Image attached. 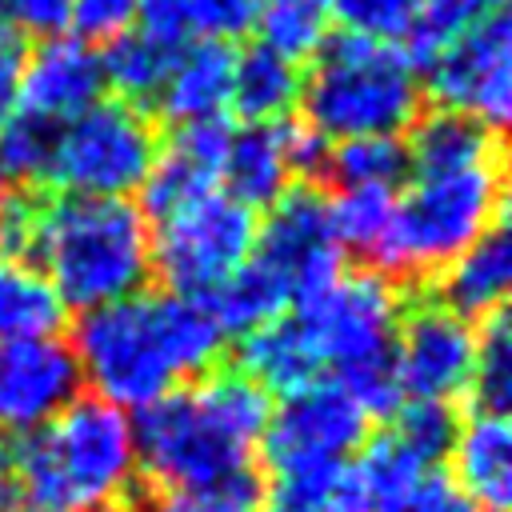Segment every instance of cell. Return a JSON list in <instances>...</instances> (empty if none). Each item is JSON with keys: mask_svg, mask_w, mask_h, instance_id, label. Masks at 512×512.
<instances>
[{"mask_svg": "<svg viewBox=\"0 0 512 512\" xmlns=\"http://www.w3.org/2000/svg\"><path fill=\"white\" fill-rule=\"evenodd\" d=\"M72 352L84 388L132 416L212 372L224 352V328L204 300L140 288L80 312Z\"/></svg>", "mask_w": 512, "mask_h": 512, "instance_id": "1", "label": "cell"}, {"mask_svg": "<svg viewBox=\"0 0 512 512\" xmlns=\"http://www.w3.org/2000/svg\"><path fill=\"white\" fill-rule=\"evenodd\" d=\"M0 252L32 260L64 308L92 312L144 288L152 272L148 216L132 200L8 196Z\"/></svg>", "mask_w": 512, "mask_h": 512, "instance_id": "2", "label": "cell"}, {"mask_svg": "<svg viewBox=\"0 0 512 512\" xmlns=\"http://www.w3.org/2000/svg\"><path fill=\"white\" fill-rule=\"evenodd\" d=\"M268 412V392L244 372H204L132 416L140 472L160 488L244 480L260 456Z\"/></svg>", "mask_w": 512, "mask_h": 512, "instance_id": "3", "label": "cell"}, {"mask_svg": "<svg viewBox=\"0 0 512 512\" xmlns=\"http://www.w3.org/2000/svg\"><path fill=\"white\" fill-rule=\"evenodd\" d=\"M136 476V424L96 396H76L12 452V480L44 512H120Z\"/></svg>", "mask_w": 512, "mask_h": 512, "instance_id": "4", "label": "cell"}, {"mask_svg": "<svg viewBox=\"0 0 512 512\" xmlns=\"http://www.w3.org/2000/svg\"><path fill=\"white\" fill-rule=\"evenodd\" d=\"M288 312L316 356L320 380L340 384L372 420L392 416L404 404L396 380V328L404 296L392 276L372 268L340 272Z\"/></svg>", "mask_w": 512, "mask_h": 512, "instance_id": "5", "label": "cell"}, {"mask_svg": "<svg viewBox=\"0 0 512 512\" xmlns=\"http://www.w3.org/2000/svg\"><path fill=\"white\" fill-rule=\"evenodd\" d=\"M420 100V68L400 44L336 32L312 52L296 104L312 136L340 144L364 136H400L416 124Z\"/></svg>", "mask_w": 512, "mask_h": 512, "instance_id": "6", "label": "cell"}, {"mask_svg": "<svg viewBox=\"0 0 512 512\" xmlns=\"http://www.w3.org/2000/svg\"><path fill=\"white\" fill-rule=\"evenodd\" d=\"M500 220V152L456 164H408L376 268L384 276H440L468 244H476Z\"/></svg>", "mask_w": 512, "mask_h": 512, "instance_id": "7", "label": "cell"}, {"mask_svg": "<svg viewBox=\"0 0 512 512\" xmlns=\"http://www.w3.org/2000/svg\"><path fill=\"white\" fill-rule=\"evenodd\" d=\"M156 152L160 132L152 128L144 108L128 100H96L56 128L44 180H52L60 196L128 200L144 188Z\"/></svg>", "mask_w": 512, "mask_h": 512, "instance_id": "8", "label": "cell"}, {"mask_svg": "<svg viewBox=\"0 0 512 512\" xmlns=\"http://www.w3.org/2000/svg\"><path fill=\"white\" fill-rule=\"evenodd\" d=\"M152 232V272H160L164 292L208 300L252 252L256 212L244 208L224 188L148 224Z\"/></svg>", "mask_w": 512, "mask_h": 512, "instance_id": "9", "label": "cell"}, {"mask_svg": "<svg viewBox=\"0 0 512 512\" xmlns=\"http://www.w3.org/2000/svg\"><path fill=\"white\" fill-rule=\"evenodd\" d=\"M340 256L344 248L332 228L328 196L316 188H288L268 216L256 220V240L244 264L288 312L340 276Z\"/></svg>", "mask_w": 512, "mask_h": 512, "instance_id": "10", "label": "cell"}, {"mask_svg": "<svg viewBox=\"0 0 512 512\" xmlns=\"http://www.w3.org/2000/svg\"><path fill=\"white\" fill-rule=\"evenodd\" d=\"M372 416L332 380H312L268 412L260 456L272 480L340 472L368 440Z\"/></svg>", "mask_w": 512, "mask_h": 512, "instance_id": "11", "label": "cell"}, {"mask_svg": "<svg viewBox=\"0 0 512 512\" xmlns=\"http://www.w3.org/2000/svg\"><path fill=\"white\" fill-rule=\"evenodd\" d=\"M440 112L468 116L492 132L504 128L512 108V28L504 12L464 24L420 64Z\"/></svg>", "mask_w": 512, "mask_h": 512, "instance_id": "12", "label": "cell"}, {"mask_svg": "<svg viewBox=\"0 0 512 512\" xmlns=\"http://www.w3.org/2000/svg\"><path fill=\"white\" fill-rule=\"evenodd\" d=\"M476 360V320L452 312L444 300L404 308L396 328V380L404 400L448 404L468 396Z\"/></svg>", "mask_w": 512, "mask_h": 512, "instance_id": "13", "label": "cell"}, {"mask_svg": "<svg viewBox=\"0 0 512 512\" xmlns=\"http://www.w3.org/2000/svg\"><path fill=\"white\" fill-rule=\"evenodd\" d=\"M80 388L76 352L60 332L0 344V428L28 436L60 416Z\"/></svg>", "mask_w": 512, "mask_h": 512, "instance_id": "14", "label": "cell"}, {"mask_svg": "<svg viewBox=\"0 0 512 512\" xmlns=\"http://www.w3.org/2000/svg\"><path fill=\"white\" fill-rule=\"evenodd\" d=\"M328 144L312 136L304 124H248L228 136L220 188L236 196L244 208H272L300 172L324 164Z\"/></svg>", "mask_w": 512, "mask_h": 512, "instance_id": "15", "label": "cell"}, {"mask_svg": "<svg viewBox=\"0 0 512 512\" xmlns=\"http://www.w3.org/2000/svg\"><path fill=\"white\" fill-rule=\"evenodd\" d=\"M104 56L80 36H48L24 56L16 108L64 124L104 100Z\"/></svg>", "mask_w": 512, "mask_h": 512, "instance_id": "16", "label": "cell"}, {"mask_svg": "<svg viewBox=\"0 0 512 512\" xmlns=\"http://www.w3.org/2000/svg\"><path fill=\"white\" fill-rule=\"evenodd\" d=\"M228 136L232 128L220 120H200V124H180L172 128L168 144H160L156 164L144 180V216L160 220L192 200H200L204 192L220 188V168H224V152H228Z\"/></svg>", "mask_w": 512, "mask_h": 512, "instance_id": "17", "label": "cell"}, {"mask_svg": "<svg viewBox=\"0 0 512 512\" xmlns=\"http://www.w3.org/2000/svg\"><path fill=\"white\" fill-rule=\"evenodd\" d=\"M452 484L480 504L484 512H508L512 500V424L508 412L476 408L468 420H456L448 448Z\"/></svg>", "mask_w": 512, "mask_h": 512, "instance_id": "18", "label": "cell"}, {"mask_svg": "<svg viewBox=\"0 0 512 512\" xmlns=\"http://www.w3.org/2000/svg\"><path fill=\"white\" fill-rule=\"evenodd\" d=\"M232 64L236 52L220 40H184L160 92H156V112L180 128V124H200V120H220L232 96Z\"/></svg>", "mask_w": 512, "mask_h": 512, "instance_id": "19", "label": "cell"}, {"mask_svg": "<svg viewBox=\"0 0 512 512\" xmlns=\"http://www.w3.org/2000/svg\"><path fill=\"white\" fill-rule=\"evenodd\" d=\"M508 284H512V244L500 220L440 272V300L468 320H488L492 312H504Z\"/></svg>", "mask_w": 512, "mask_h": 512, "instance_id": "20", "label": "cell"}, {"mask_svg": "<svg viewBox=\"0 0 512 512\" xmlns=\"http://www.w3.org/2000/svg\"><path fill=\"white\" fill-rule=\"evenodd\" d=\"M296 100H300V64H292L288 56L264 44L236 52L228 104L248 124H276L296 108Z\"/></svg>", "mask_w": 512, "mask_h": 512, "instance_id": "21", "label": "cell"}, {"mask_svg": "<svg viewBox=\"0 0 512 512\" xmlns=\"http://www.w3.org/2000/svg\"><path fill=\"white\" fill-rule=\"evenodd\" d=\"M64 304L32 260L0 252V344L56 336L64 324Z\"/></svg>", "mask_w": 512, "mask_h": 512, "instance_id": "22", "label": "cell"}, {"mask_svg": "<svg viewBox=\"0 0 512 512\" xmlns=\"http://www.w3.org/2000/svg\"><path fill=\"white\" fill-rule=\"evenodd\" d=\"M180 44L184 40H168V36L144 28V24L128 28L116 40H108V52H100L104 56V80L128 104H136V108L152 104L168 68H172V60H176V52H180Z\"/></svg>", "mask_w": 512, "mask_h": 512, "instance_id": "23", "label": "cell"}, {"mask_svg": "<svg viewBox=\"0 0 512 512\" xmlns=\"http://www.w3.org/2000/svg\"><path fill=\"white\" fill-rule=\"evenodd\" d=\"M256 0H140V24L168 40H236L252 28Z\"/></svg>", "mask_w": 512, "mask_h": 512, "instance_id": "24", "label": "cell"}, {"mask_svg": "<svg viewBox=\"0 0 512 512\" xmlns=\"http://www.w3.org/2000/svg\"><path fill=\"white\" fill-rule=\"evenodd\" d=\"M332 8L328 0H256L252 28L260 32V44L300 64L312 56L332 32Z\"/></svg>", "mask_w": 512, "mask_h": 512, "instance_id": "25", "label": "cell"}, {"mask_svg": "<svg viewBox=\"0 0 512 512\" xmlns=\"http://www.w3.org/2000/svg\"><path fill=\"white\" fill-rule=\"evenodd\" d=\"M332 228L344 252H360L364 260H380L392 212H396V188H340L328 196Z\"/></svg>", "mask_w": 512, "mask_h": 512, "instance_id": "26", "label": "cell"}, {"mask_svg": "<svg viewBox=\"0 0 512 512\" xmlns=\"http://www.w3.org/2000/svg\"><path fill=\"white\" fill-rule=\"evenodd\" d=\"M324 168L336 188H396L408 176V152L400 136H364L328 144Z\"/></svg>", "mask_w": 512, "mask_h": 512, "instance_id": "27", "label": "cell"}, {"mask_svg": "<svg viewBox=\"0 0 512 512\" xmlns=\"http://www.w3.org/2000/svg\"><path fill=\"white\" fill-rule=\"evenodd\" d=\"M468 396L484 412H504L512 400V324L504 312H492L476 324V360Z\"/></svg>", "mask_w": 512, "mask_h": 512, "instance_id": "28", "label": "cell"}, {"mask_svg": "<svg viewBox=\"0 0 512 512\" xmlns=\"http://www.w3.org/2000/svg\"><path fill=\"white\" fill-rule=\"evenodd\" d=\"M56 128L60 124H48L24 108L4 116L0 120V180H16V184L44 180L52 144H56Z\"/></svg>", "mask_w": 512, "mask_h": 512, "instance_id": "29", "label": "cell"}, {"mask_svg": "<svg viewBox=\"0 0 512 512\" xmlns=\"http://www.w3.org/2000/svg\"><path fill=\"white\" fill-rule=\"evenodd\" d=\"M264 512H368L348 480V468L320 472V476H292L272 480L264 496Z\"/></svg>", "mask_w": 512, "mask_h": 512, "instance_id": "30", "label": "cell"}, {"mask_svg": "<svg viewBox=\"0 0 512 512\" xmlns=\"http://www.w3.org/2000/svg\"><path fill=\"white\" fill-rule=\"evenodd\" d=\"M492 12H504V0H420V16H416V28L408 32V40L400 44L412 64L420 68L424 56L432 48H440L452 32H460L464 24L472 20H484Z\"/></svg>", "mask_w": 512, "mask_h": 512, "instance_id": "31", "label": "cell"}, {"mask_svg": "<svg viewBox=\"0 0 512 512\" xmlns=\"http://www.w3.org/2000/svg\"><path fill=\"white\" fill-rule=\"evenodd\" d=\"M392 432L432 468H440L448 460L452 436H456V416L448 404H420V400H404L392 412Z\"/></svg>", "mask_w": 512, "mask_h": 512, "instance_id": "32", "label": "cell"}, {"mask_svg": "<svg viewBox=\"0 0 512 512\" xmlns=\"http://www.w3.org/2000/svg\"><path fill=\"white\" fill-rule=\"evenodd\" d=\"M332 16H340L344 32L372 40H408L420 16V0H328Z\"/></svg>", "mask_w": 512, "mask_h": 512, "instance_id": "33", "label": "cell"}, {"mask_svg": "<svg viewBox=\"0 0 512 512\" xmlns=\"http://www.w3.org/2000/svg\"><path fill=\"white\" fill-rule=\"evenodd\" d=\"M144 512H264V492L256 476L212 488H164Z\"/></svg>", "mask_w": 512, "mask_h": 512, "instance_id": "34", "label": "cell"}, {"mask_svg": "<svg viewBox=\"0 0 512 512\" xmlns=\"http://www.w3.org/2000/svg\"><path fill=\"white\" fill-rule=\"evenodd\" d=\"M140 16V0H72L68 28H76L80 40H116L132 28Z\"/></svg>", "mask_w": 512, "mask_h": 512, "instance_id": "35", "label": "cell"}, {"mask_svg": "<svg viewBox=\"0 0 512 512\" xmlns=\"http://www.w3.org/2000/svg\"><path fill=\"white\" fill-rule=\"evenodd\" d=\"M72 0H0V24L16 36H64Z\"/></svg>", "mask_w": 512, "mask_h": 512, "instance_id": "36", "label": "cell"}, {"mask_svg": "<svg viewBox=\"0 0 512 512\" xmlns=\"http://www.w3.org/2000/svg\"><path fill=\"white\" fill-rule=\"evenodd\" d=\"M380 512H484V508L472 504V500L452 484V476L432 472V476H424L420 484H412L396 504H388V508H380Z\"/></svg>", "mask_w": 512, "mask_h": 512, "instance_id": "37", "label": "cell"}, {"mask_svg": "<svg viewBox=\"0 0 512 512\" xmlns=\"http://www.w3.org/2000/svg\"><path fill=\"white\" fill-rule=\"evenodd\" d=\"M24 36H16L12 28L0 24V120L16 112L20 100V72H24Z\"/></svg>", "mask_w": 512, "mask_h": 512, "instance_id": "38", "label": "cell"}, {"mask_svg": "<svg viewBox=\"0 0 512 512\" xmlns=\"http://www.w3.org/2000/svg\"><path fill=\"white\" fill-rule=\"evenodd\" d=\"M12 452L8 448H0V504L8 500V492H12Z\"/></svg>", "mask_w": 512, "mask_h": 512, "instance_id": "39", "label": "cell"}, {"mask_svg": "<svg viewBox=\"0 0 512 512\" xmlns=\"http://www.w3.org/2000/svg\"><path fill=\"white\" fill-rule=\"evenodd\" d=\"M0 512H44V508H36V504H16V500H4V504H0Z\"/></svg>", "mask_w": 512, "mask_h": 512, "instance_id": "40", "label": "cell"}, {"mask_svg": "<svg viewBox=\"0 0 512 512\" xmlns=\"http://www.w3.org/2000/svg\"><path fill=\"white\" fill-rule=\"evenodd\" d=\"M4 208H8V192H4V180H0V220H4Z\"/></svg>", "mask_w": 512, "mask_h": 512, "instance_id": "41", "label": "cell"}]
</instances>
